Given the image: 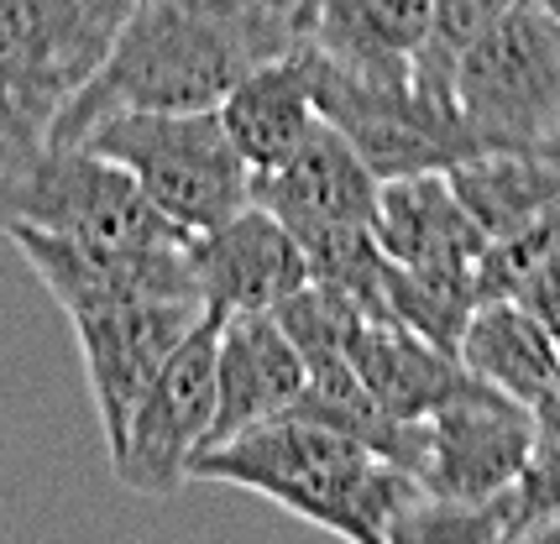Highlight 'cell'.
I'll use <instances>...</instances> for the list:
<instances>
[{
  "label": "cell",
  "mask_w": 560,
  "mask_h": 544,
  "mask_svg": "<svg viewBox=\"0 0 560 544\" xmlns=\"http://www.w3.org/2000/svg\"><path fill=\"white\" fill-rule=\"evenodd\" d=\"M377 184L383 178L357 157V147L346 142L336 126L319 121L289 163H278L272 174L252 178V199L289 225L299 247L315 251L325 241L372 230Z\"/></svg>",
  "instance_id": "11"
},
{
  "label": "cell",
  "mask_w": 560,
  "mask_h": 544,
  "mask_svg": "<svg viewBox=\"0 0 560 544\" xmlns=\"http://www.w3.org/2000/svg\"><path fill=\"white\" fill-rule=\"evenodd\" d=\"M299 43L325 63L372 79L415 74L430 43V0H304Z\"/></svg>",
  "instance_id": "15"
},
{
  "label": "cell",
  "mask_w": 560,
  "mask_h": 544,
  "mask_svg": "<svg viewBox=\"0 0 560 544\" xmlns=\"http://www.w3.org/2000/svg\"><path fill=\"white\" fill-rule=\"evenodd\" d=\"M535 446V414L529 403L498 393L492 382L466 371L456 393L435 403L419 419V461L415 476L424 493L492 502L518 482V471Z\"/></svg>",
  "instance_id": "9"
},
{
  "label": "cell",
  "mask_w": 560,
  "mask_h": 544,
  "mask_svg": "<svg viewBox=\"0 0 560 544\" xmlns=\"http://www.w3.org/2000/svg\"><path fill=\"white\" fill-rule=\"evenodd\" d=\"M513 304H524L535 324L550 335V346L560 351V236L545 247L535 268L518 277V288H513Z\"/></svg>",
  "instance_id": "22"
},
{
  "label": "cell",
  "mask_w": 560,
  "mask_h": 544,
  "mask_svg": "<svg viewBox=\"0 0 560 544\" xmlns=\"http://www.w3.org/2000/svg\"><path fill=\"white\" fill-rule=\"evenodd\" d=\"M451 99L482 147L560 142V16L513 0L451 58Z\"/></svg>",
  "instance_id": "6"
},
{
  "label": "cell",
  "mask_w": 560,
  "mask_h": 544,
  "mask_svg": "<svg viewBox=\"0 0 560 544\" xmlns=\"http://www.w3.org/2000/svg\"><path fill=\"white\" fill-rule=\"evenodd\" d=\"M137 0H0V168L52 142Z\"/></svg>",
  "instance_id": "3"
},
{
  "label": "cell",
  "mask_w": 560,
  "mask_h": 544,
  "mask_svg": "<svg viewBox=\"0 0 560 544\" xmlns=\"http://www.w3.org/2000/svg\"><path fill=\"white\" fill-rule=\"evenodd\" d=\"M466 215L482 225V236L498 241L518 225L560 210V142L535 147H482L445 168Z\"/></svg>",
  "instance_id": "18"
},
{
  "label": "cell",
  "mask_w": 560,
  "mask_h": 544,
  "mask_svg": "<svg viewBox=\"0 0 560 544\" xmlns=\"http://www.w3.org/2000/svg\"><path fill=\"white\" fill-rule=\"evenodd\" d=\"M545 540H560V523H556V529H550V534H545Z\"/></svg>",
  "instance_id": "25"
},
{
  "label": "cell",
  "mask_w": 560,
  "mask_h": 544,
  "mask_svg": "<svg viewBox=\"0 0 560 544\" xmlns=\"http://www.w3.org/2000/svg\"><path fill=\"white\" fill-rule=\"evenodd\" d=\"M372 236H377V247L393 268L477 294V268H482L488 236L466 215V204L456 199L445 174L383 178Z\"/></svg>",
  "instance_id": "13"
},
{
  "label": "cell",
  "mask_w": 560,
  "mask_h": 544,
  "mask_svg": "<svg viewBox=\"0 0 560 544\" xmlns=\"http://www.w3.org/2000/svg\"><path fill=\"white\" fill-rule=\"evenodd\" d=\"M509 540V508L503 497L492 502H462V497L419 493L398 523L388 544H498Z\"/></svg>",
  "instance_id": "20"
},
{
  "label": "cell",
  "mask_w": 560,
  "mask_h": 544,
  "mask_svg": "<svg viewBox=\"0 0 560 544\" xmlns=\"http://www.w3.org/2000/svg\"><path fill=\"white\" fill-rule=\"evenodd\" d=\"M205 298L195 294H126L100 298L84 309H69L73 341L84 356L90 398H95L105 446L116 450L126 435V419L147 393V382L173 356V346L205 320Z\"/></svg>",
  "instance_id": "10"
},
{
  "label": "cell",
  "mask_w": 560,
  "mask_h": 544,
  "mask_svg": "<svg viewBox=\"0 0 560 544\" xmlns=\"http://www.w3.org/2000/svg\"><path fill=\"white\" fill-rule=\"evenodd\" d=\"M189 482L246 487L289 508L293 519L351 544H388L398 513L424 493L409 466L299 414H278L231 440L205 446L195 456Z\"/></svg>",
  "instance_id": "2"
},
{
  "label": "cell",
  "mask_w": 560,
  "mask_h": 544,
  "mask_svg": "<svg viewBox=\"0 0 560 544\" xmlns=\"http://www.w3.org/2000/svg\"><path fill=\"white\" fill-rule=\"evenodd\" d=\"M236 152L246 157L252 178L272 174L278 163H289L304 147V137L319 126L315 84H310V58L293 43L268 63H257L252 74L215 105Z\"/></svg>",
  "instance_id": "16"
},
{
  "label": "cell",
  "mask_w": 560,
  "mask_h": 544,
  "mask_svg": "<svg viewBox=\"0 0 560 544\" xmlns=\"http://www.w3.org/2000/svg\"><path fill=\"white\" fill-rule=\"evenodd\" d=\"M272 5H283V11H299V0H272Z\"/></svg>",
  "instance_id": "24"
},
{
  "label": "cell",
  "mask_w": 560,
  "mask_h": 544,
  "mask_svg": "<svg viewBox=\"0 0 560 544\" xmlns=\"http://www.w3.org/2000/svg\"><path fill=\"white\" fill-rule=\"evenodd\" d=\"M293 43L299 22L272 0H137L52 142H79L116 110H215L257 63Z\"/></svg>",
  "instance_id": "1"
},
{
  "label": "cell",
  "mask_w": 560,
  "mask_h": 544,
  "mask_svg": "<svg viewBox=\"0 0 560 544\" xmlns=\"http://www.w3.org/2000/svg\"><path fill=\"white\" fill-rule=\"evenodd\" d=\"M539 5H545V11H550V16H560V0H539Z\"/></svg>",
  "instance_id": "23"
},
{
  "label": "cell",
  "mask_w": 560,
  "mask_h": 544,
  "mask_svg": "<svg viewBox=\"0 0 560 544\" xmlns=\"http://www.w3.org/2000/svg\"><path fill=\"white\" fill-rule=\"evenodd\" d=\"M304 58H310L319 121L336 126L377 178L445 174L462 157L482 152V142L462 121V110H456V99H451L445 84H430L419 74H404V79L351 74V69L325 63L310 48H304Z\"/></svg>",
  "instance_id": "7"
},
{
  "label": "cell",
  "mask_w": 560,
  "mask_h": 544,
  "mask_svg": "<svg viewBox=\"0 0 560 544\" xmlns=\"http://www.w3.org/2000/svg\"><path fill=\"white\" fill-rule=\"evenodd\" d=\"M189 268H195V288L210 315L278 309L283 298L310 283L304 247L257 199L210 230L189 236Z\"/></svg>",
  "instance_id": "12"
},
{
  "label": "cell",
  "mask_w": 560,
  "mask_h": 544,
  "mask_svg": "<svg viewBox=\"0 0 560 544\" xmlns=\"http://www.w3.org/2000/svg\"><path fill=\"white\" fill-rule=\"evenodd\" d=\"M310 367L289 330L278 324L272 309L252 315H220L215 330V429L210 446L231 440L252 424H268L289 414L293 398L304 393Z\"/></svg>",
  "instance_id": "14"
},
{
  "label": "cell",
  "mask_w": 560,
  "mask_h": 544,
  "mask_svg": "<svg viewBox=\"0 0 560 544\" xmlns=\"http://www.w3.org/2000/svg\"><path fill=\"white\" fill-rule=\"evenodd\" d=\"M346 362L393 419H424L435 403L456 393V382L466 377V367L451 351L430 346L424 335H415L393 315H366L362 330L351 335Z\"/></svg>",
  "instance_id": "17"
},
{
  "label": "cell",
  "mask_w": 560,
  "mask_h": 544,
  "mask_svg": "<svg viewBox=\"0 0 560 544\" xmlns=\"http://www.w3.org/2000/svg\"><path fill=\"white\" fill-rule=\"evenodd\" d=\"M456 362L471 377H482L498 393L518 398L529 409L560 382V351L535 324V315L524 304H513V298H482L466 315Z\"/></svg>",
  "instance_id": "19"
},
{
  "label": "cell",
  "mask_w": 560,
  "mask_h": 544,
  "mask_svg": "<svg viewBox=\"0 0 560 544\" xmlns=\"http://www.w3.org/2000/svg\"><path fill=\"white\" fill-rule=\"evenodd\" d=\"M0 225H37L48 236L110 251L189 241V230H178L121 163L84 142H48L0 168Z\"/></svg>",
  "instance_id": "5"
},
{
  "label": "cell",
  "mask_w": 560,
  "mask_h": 544,
  "mask_svg": "<svg viewBox=\"0 0 560 544\" xmlns=\"http://www.w3.org/2000/svg\"><path fill=\"white\" fill-rule=\"evenodd\" d=\"M299 5H304V0H299ZM293 16H299V11H293Z\"/></svg>",
  "instance_id": "26"
},
{
  "label": "cell",
  "mask_w": 560,
  "mask_h": 544,
  "mask_svg": "<svg viewBox=\"0 0 560 544\" xmlns=\"http://www.w3.org/2000/svg\"><path fill=\"white\" fill-rule=\"evenodd\" d=\"M215 330L220 315H205L137 398L121 446L110 450V471L126 493L173 497L189 487L195 456L215 429Z\"/></svg>",
  "instance_id": "8"
},
{
  "label": "cell",
  "mask_w": 560,
  "mask_h": 544,
  "mask_svg": "<svg viewBox=\"0 0 560 544\" xmlns=\"http://www.w3.org/2000/svg\"><path fill=\"white\" fill-rule=\"evenodd\" d=\"M509 5L513 0H430V43L419 52L415 74L451 90V58H456L482 26L498 22Z\"/></svg>",
  "instance_id": "21"
},
{
  "label": "cell",
  "mask_w": 560,
  "mask_h": 544,
  "mask_svg": "<svg viewBox=\"0 0 560 544\" xmlns=\"http://www.w3.org/2000/svg\"><path fill=\"white\" fill-rule=\"evenodd\" d=\"M79 142L121 163L137 189L189 236L252 204V168L220 110H116Z\"/></svg>",
  "instance_id": "4"
}]
</instances>
